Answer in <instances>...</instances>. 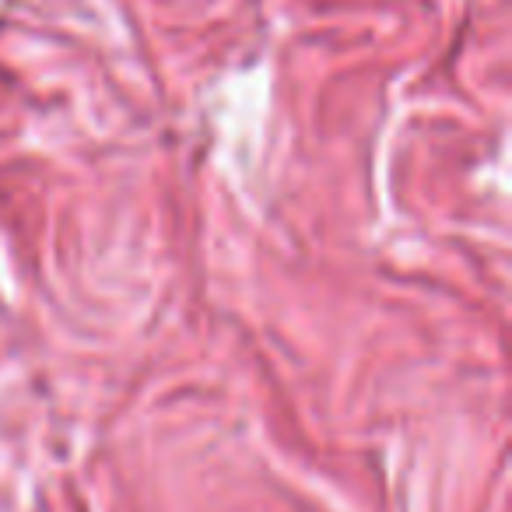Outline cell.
Masks as SVG:
<instances>
[]
</instances>
